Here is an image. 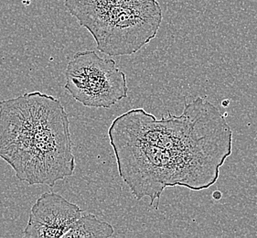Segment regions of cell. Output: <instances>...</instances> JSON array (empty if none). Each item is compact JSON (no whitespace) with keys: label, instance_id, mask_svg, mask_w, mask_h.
<instances>
[{"label":"cell","instance_id":"1","mask_svg":"<svg viewBox=\"0 0 257 238\" xmlns=\"http://www.w3.org/2000/svg\"><path fill=\"white\" fill-rule=\"evenodd\" d=\"M226 114L197 97L180 115L161 119L143 108L120 114L108 130L119 176L135 198L157 202L168 187L202 191L214 185L232 153Z\"/></svg>","mask_w":257,"mask_h":238},{"label":"cell","instance_id":"2","mask_svg":"<svg viewBox=\"0 0 257 238\" xmlns=\"http://www.w3.org/2000/svg\"><path fill=\"white\" fill-rule=\"evenodd\" d=\"M0 159L30 186L72 176L70 119L61 101L40 91L0 100Z\"/></svg>","mask_w":257,"mask_h":238},{"label":"cell","instance_id":"3","mask_svg":"<svg viewBox=\"0 0 257 238\" xmlns=\"http://www.w3.org/2000/svg\"><path fill=\"white\" fill-rule=\"evenodd\" d=\"M64 6L110 56L137 53L156 38L163 20L158 0H64Z\"/></svg>","mask_w":257,"mask_h":238},{"label":"cell","instance_id":"4","mask_svg":"<svg viewBox=\"0 0 257 238\" xmlns=\"http://www.w3.org/2000/svg\"><path fill=\"white\" fill-rule=\"evenodd\" d=\"M65 90L86 107L110 108L128 96L125 73L113 59L93 51L77 52L68 62Z\"/></svg>","mask_w":257,"mask_h":238},{"label":"cell","instance_id":"5","mask_svg":"<svg viewBox=\"0 0 257 238\" xmlns=\"http://www.w3.org/2000/svg\"><path fill=\"white\" fill-rule=\"evenodd\" d=\"M83 210L56 192H45L31 207L23 236L63 237Z\"/></svg>","mask_w":257,"mask_h":238},{"label":"cell","instance_id":"6","mask_svg":"<svg viewBox=\"0 0 257 238\" xmlns=\"http://www.w3.org/2000/svg\"><path fill=\"white\" fill-rule=\"evenodd\" d=\"M114 228L111 223L98 219L94 214L82 212L63 238L111 237Z\"/></svg>","mask_w":257,"mask_h":238},{"label":"cell","instance_id":"7","mask_svg":"<svg viewBox=\"0 0 257 238\" xmlns=\"http://www.w3.org/2000/svg\"><path fill=\"white\" fill-rule=\"evenodd\" d=\"M212 196L216 201H218V200H220L221 198V192H219V191H215V192H213Z\"/></svg>","mask_w":257,"mask_h":238},{"label":"cell","instance_id":"8","mask_svg":"<svg viewBox=\"0 0 257 238\" xmlns=\"http://www.w3.org/2000/svg\"><path fill=\"white\" fill-rule=\"evenodd\" d=\"M229 103H230V102H229V100H227V101H223V102H222V105H223V106H226V104L228 105Z\"/></svg>","mask_w":257,"mask_h":238}]
</instances>
